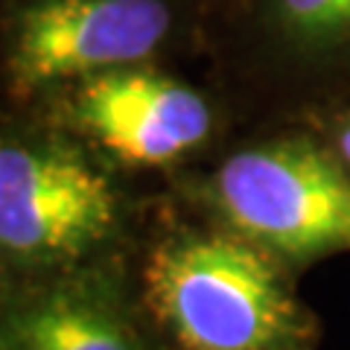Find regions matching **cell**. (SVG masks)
Here are the masks:
<instances>
[{
  "mask_svg": "<svg viewBox=\"0 0 350 350\" xmlns=\"http://www.w3.org/2000/svg\"><path fill=\"white\" fill-rule=\"evenodd\" d=\"M137 298L170 350H315L319 338L286 262L222 222L163 234Z\"/></svg>",
  "mask_w": 350,
  "mask_h": 350,
  "instance_id": "obj_1",
  "label": "cell"
},
{
  "mask_svg": "<svg viewBox=\"0 0 350 350\" xmlns=\"http://www.w3.org/2000/svg\"><path fill=\"white\" fill-rule=\"evenodd\" d=\"M111 170L68 129H0V271L6 280L100 262L123 234Z\"/></svg>",
  "mask_w": 350,
  "mask_h": 350,
  "instance_id": "obj_2",
  "label": "cell"
},
{
  "mask_svg": "<svg viewBox=\"0 0 350 350\" xmlns=\"http://www.w3.org/2000/svg\"><path fill=\"white\" fill-rule=\"evenodd\" d=\"M204 12V0H0V85L29 103L88 76L161 62Z\"/></svg>",
  "mask_w": 350,
  "mask_h": 350,
  "instance_id": "obj_3",
  "label": "cell"
},
{
  "mask_svg": "<svg viewBox=\"0 0 350 350\" xmlns=\"http://www.w3.org/2000/svg\"><path fill=\"white\" fill-rule=\"evenodd\" d=\"M202 196L216 222L289 269L350 254V170L312 137H266L228 152Z\"/></svg>",
  "mask_w": 350,
  "mask_h": 350,
  "instance_id": "obj_4",
  "label": "cell"
},
{
  "mask_svg": "<svg viewBox=\"0 0 350 350\" xmlns=\"http://www.w3.org/2000/svg\"><path fill=\"white\" fill-rule=\"evenodd\" d=\"M62 129L131 170H167L211 144L213 103L161 62L114 68L56 94Z\"/></svg>",
  "mask_w": 350,
  "mask_h": 350,
  "instance_id": "obj_5",
  "label": "cell"
},
{
  "mask_svg": "<svg viewBox=\"0 0 350 350\" xmlns=\"http://www.w3.org/2000/svg\"><path fill=\"white\" fill-rule=\"evenodd\" d=\"M3 350H170L114 269L88 262L0 289Z\"/></svg>",
  "mask_w": 350,
  "mask_h": 350,
  "instance_id": "obj_6",
  "label": "cell"
},
{
  "mask_svg": "<svg viewBox=\"0 0 350 350\" xmlns=\"http://www.w3.org/2000/svg\"><path fill=\"white\" fill-rule=\"evenodd\" d=\"M251 53L283 68H327L350 56V0H216Z\"/></svg>",
  "mask_w": 350,
  "mask_h": 350,
  "instance_id": "obj_7",
  "label": "cell"
},
{
  "mask_svg": "<svg viewBox=\"0 0 350 350\" xmlns=\"http://www.w3.org/2000/svg\"><path fill=\"white\" fill-rule=\"evenodd\" d=\"M327 146H330L338 161L350 170V111L338 114L330 123V137H327Z\"/></svg>",
  "mask_w": 350,
  "mask_h": 350,
  "instance_id": "obj_8",
  "label": "cell"
},
{
  "mask_svg": "<svg viewBox=\"0 0 350 350\" xmlns=\"http://www.w3.org/2000/svg\"><path fill=\"white\" fill-rule=\"evenodd\" d=\"M204 3H207V6H213V3H216V0H204Z\"/></svg>",
  "mask_w": 350,
  "mask_h": 350,
  "instance_id": "obj_9",
  "label": "cell"
},
{
  "mask_svg": "<svg viewBox=\"0 0 350 350\" xmlns=\"http://www.w3.org/2000/svg\"><path fill=\"white\" fill-rule=\"evenodd\" d=\"M0 350H3V345H0Z\"/></svg>",
  "mask_w": 350,
  "mask_h": 350,
  "instance_id": "obj_10",
  "label": "cell"
}]
</instances>
